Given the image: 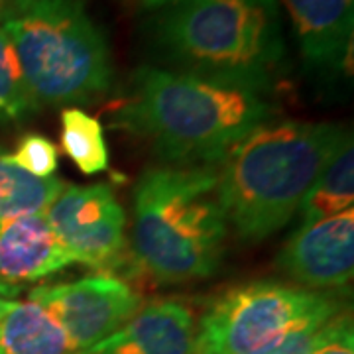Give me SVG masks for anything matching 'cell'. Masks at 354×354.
Here are the masks:
<instances>
[{
  "mask_svg": "<svg viewBox=\"0 0 354 354\" xmlns=\"http://www.w3.org/2000/svg\"><path fill=\"white\" fill-rule=\"evenodd\" d=\"M274 111L264 91L142 65L114 109L113 127L152 144L165 165L216 167Z\"/></svg>",
  "mask_w": 354,
  "mask_h": 354,
  "instance_id": "6da1fadb",
  "label": "cell"
},
{
  "mask_svg": "<svg viewBox=\"0 0 354 354\" xmlns=\"http://www.w3.org/2000/svg\"><path fill=\"white\" fill-rule=\"evenodd\" d=\"M351 140L329 122L268 120L216 165L227 225L244 242H262L297 215L307 191Z\"/></svg>",
  "mask_w": 354,
  "mask_h": 354,
  "instance_id": "7a4b0ae2",
  "label": "cell"
},
{
  "mask_svg": "<svg viewBox=\"0 0 354 354\" xmlns=\"http://www.w3.org/2000/svg\"><path fill=\"white\" fill-rule=\"evenodd\" d=\"M148 32L174 71L270 93L283 73L279 0H174Z\"/></svg>",
  "mask_w": 354,
  "mask_h": 354,
  "instance_id": "3957f363",
  "label": "cell"
},
{
  "mask_svg": "<svg viewBox=\"0 0 354 354\" xmlns=\"http://www.w3.org/2000/svg\"><path fill=\"white\" fill-rule=\"evenodd\" d=\"M227 234L216 167L156 165L140 176L132 203V254L156 281L213 276Z\"/></svg>",
  "mask_w": 354,
  "mask_h": 354,
  "instance_id": "277c9868",
  "label": "cell"
},
{
  "mask_svg": "<svg viewBox=\"0 0 354 354\" xmlns=\"http://www.w3.org/2000/svg\"><path fill=\"white\" fill-rule=\"evenodd\" d=\"M0 28L39 109L93 104L111 93L113 50L81 0H8Z\"/></svg>",
  "mask_w": 354,
  "mask_h": 354,
  "instance_id": "5b68a950",
  "label": "cell"
},
{
  "mask_svg": "<svg viewBox=\"0 0 354 354\" xmlns=\"http://www.w3.org/2000/svg\"><path fill=\"white\" fill-rule=\"evenodd\" d=\"M344 305L330 293L250 281L218 295L197 327V354H254L291 333L327 323Z\"/></svg>",
  "mask_w": 354,
  "mask_h": 354,
  "instance_id": "8992f818",
  "label": "cell"
},
{
  "mask_svg": "<svg viewBox=\"0 0 354 354\" xmlns=\"http://www.w3.org/2000/svg\"><path fill=\"white\" fill-rule=\"evenodd\" d=\"M28 299L41 305L62 325L77 354L91 353L142 309L138 291L111 274L38 286L30 290Z\"/></svg>",
  "mask_w": 354,
  "mask_h": 354,
  "instance_id": "52a82bcc",
  "label": "cell"
},
{
  "mask_svg": "<svg viewBox=\"0 0 354 354\" xmlns=\"http://www.w3.org/2000/svg\"><path fill=\"white\" fill-rule=\"evenodd\" d=\"M46 218L73 262L99 270L124 262L127 215L109 183L65 185Z\"/></svg>",
  "mask_w": 354,
  "mask_h": 354,
  "instance_id": "ba28073f",
  "label": "cell"
},
{
  "mask_svg": "<svg viewBox=\"0 0 354 354\" xmlns=\"http://www.w3.org/2000/svg\"><path fill=\"white\" fill-rule=\"evenodd\" d=\"M279 268L307 290L342 288L354 268V211L299 227L278 258Z\"/></svg>",
  "mask_w": 354,
  "mask_h": 354,
  "instance_id": "9c48e42d",
  "label": "cell"
},
{
  "mask_svg": "<svg viewBox=\"0 0 354 354\" xmlns=\"http://www.w3.org/2000/svg\"><path fill=\"white\" fill-rule=\"evenodd\" d=\"M290 16L304 62L335 75L353 51L354 0H279Z\"/></svg>",
  "mask_w": 354,
  "mask_h": 354,
  "instance_id": "30bf717a",
  "label": "cell"
},
{
  "mask_svg": "<svg viewBox=\"0 0 354 354\" xmlns=\"http://www.w3.org/2000/svg\"><path fill=\"white\" fill-rule=\"evenodd\" d=\"M88 354H197V323L181 301H153Z\"/></svg>",
  "mask_w": 354,
  "mask_h": 354,
  "instance_id": "8fae6325",
  "label": "cell"
},
{
  "mask_svg": "<svg viewBox=\"0 0 354 354\" xmlns=\"http://www.w3.org/2000/svg\"><path fill=\"white\" fill-rule=\"evenodd\" d=\"M75 264L46 213L0 218V281H38Z\"/></svg>",
  "mask_w": 354,
  "mask_h": 354,
  "instance_id": "7c38bea8",
  "label": "cell"
},
{
  "mask_svg": "<svg viewBox=\"0 0 354 354\" xmlns=\"http://www.w3.org/2000/svg\"><path fill=\"white\" fill-rule=\"evenodd\" d=\"M0 354H77L62 325L36 301H18L0 321Z\"/></svg>",
  "mask_w": 354,
  "mask_h": 354,
  "instance_id": "4fadbf2b",
  "label": "cell"
},
{
  "mask_svg": "<svg viewBox=\"0 0 354 354\" xmlns=\"http://www.w3.org/2000/svg\"><path fill=\"white\" fill-rule=\"evenodd\" d=\"M353 199L354 146L353 140H348L341 148V152L321 171V176L317 177L299 205L297 215L301 218V227L353 209Z\"/></svg>",
  "mask_w": 354,
  "mask_h": 354,
  "instance_id": "5bb4252c",
  "label": "cell"
},
{
  "mask_svg": "<svg viewBox=\"0 0 354 354\" xmlns=\"http://www.w3.org/2000/svg\"><path fill=\"white\" fill-rule=\"evenodd\" d=\"M64 189L59 177H34L0 148V218L46 213Z\"/></svg>",
  "mask_w": 354,
  "mask_h": 354,
  "instance_id": "9a60e30c",
  "label": "cell"
},
{
  "mask_svg": "<svg viewBox=\"0 0 354 354\" xmlns=\"http://www.w3.org/2000/svg\"><path fill=\"white\" fill-rule=\"evenodd\" d=\"M59 142L64 153L83 176H97L109 169L111 156L101 120L81 106H65L59 114Z\"/></svg>",
  "mask_w": 354,
  "mask_h": 354,
  "instance_id": "2e32d148",
  "label": "cell"
},
{
  "mask_svg": "<svg viewBox=\"0 0 354 354\" xmlns=\"http://www.w3.org/2000/svg\"><path fill=\"white\" fill-rule=\"evenodd\" d=\"M36 111L39 106L28 91L12 41L0 28V124L20 122Z\"/></svg>",
  "mask_w": 354,
  "mask_h": 354,
  "instance_id": "e0dca14e",
  "label": "cell"
},
{
  "mask_svg": "<svg viewBox=\"0 0 354 354\" xmlns=\"http://www.w3.org/2000/svg\"><path fill=\"white\" fill-rule=\"evenodd\" d=\"M10 160L34 177L46 179L55 176L59 165V152L50 138L30 132L20 138L16 152L10 153Z\"/></svg>",
  "mask_w": 354,
  "mask_h": 354,
  "instance_id": "ac0fdd59",
  "label": "cell"
},
{
  "mask_svg": "<svg viewBox=\"0 0 354 354\" xmlns=\"http://www.w3.org/2000/svg\"><path fill=\"white\" fill-rule=\"evenodd\" d=\"M341 313H337L327 323H317V325H309V327L295 330V333H291L290 337H286V339H281L276 344H272V346H268L264 351L254 354H313L317 346L333 333Z\"/></svg>",
  "mask_w": 354,
  "mask_h": 354,
  "instance_id": "d6986e66",
  "label": "cell"
},
{
  "mask_svg": "<svg viewBox=\"0 0 354 354\" xmlns=\"http://www.w3.org/2000/svg\"><path fill=\"white\" fill-rule=\"evenodd\" d=\"M313 354H354L353 317L348 311H342L333 333L317 346Z\"/></svg>",
  "mask_w": 354,
  "mask_h": 354,
  "instance_id": "ffe728a7",
  "label": "cell"
},
{
  "mask_svg": "<svg viewBox=\"0 0 354 354\" xmlns=\"http://www.w3.org/2000/svg\"><path fill=\"white\" fill-rule=\"evenodd\" d=\"M16 304H18L16 299L8 297V295H4V293H0V321L12 311L14 307H16Z\"/></svg>",
  "mask_w": 354,
  "mask_h": 354,
  "instance_id": "44dd1931",
  "label": "cell"
},
{
  "mask_svg": "<svg viewBox=\"0 0 354 354\" xmlns=\"http://www.w3.org/2000/svg\"><path fill=\"white\" fill-rule=\"evenodd\" d=\"M132 2H136L138 6L146 8V10H158V8H162V6L174 2V0H132Z\"/></svg>",
  "mask_w": 354,
  "mask_h": 354,
  "instance_id": "7402d4cb",
  "label": "cell"
},
{
  "mask_svg": "<svg viewBox=\"0 0 354 354\" xmlns=\"http://www.w3.org/2000/svg\"><path fill=\"white\" fill-rule=\"evenodd\" d=\"M18 291H20V286H8V283H2L0 281V293H4V295H8V297H16L18 295Z\"/></svg>",
  "mask_w": 354,
  "mask_h": 354,
  "instance_id": "603a6c76",
  "label": "cell"
},
{
  "mask_svg": "<svg viewBox=\"0 0 354 354\" xmlns=\"http://www.w3.org/2000/svg\"><path fill=\"white\" fill-rule=\"evenodd\" d=\"M6 4H8V0H0V18H2V14L6 10Z\"/></svg>",
  "mask_w": 354,
  "mask_h": 354,
  "instance_id": "cb8c5ba5",
  "label": "cell"
}]
</instances>
